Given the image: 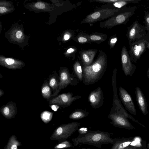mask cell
<instances>
[{
	"instance_id": "35",
	"label": "cell",
	"mask_w": 149,
	"mask_h": 149,
	"mask_svg": "<svg viewBox=\"0 0 149 149\" xmlns=\"http://www.w3.org/2000/svg\"><path fill=\"white\" fill-rule=\"evenodd\" d=\"M22 35V33L20 31H17L16 33V36L17 38H20Z\"/></svg>"
},
{
	"instance_id": "25",
	"label": "cell",
	"mask_w": 149,
	"mask_h": 149,
	"mask_svg": "<svg viewBox=\"0 0 149 149\" xmlns=\"http://www.w3.org/2000/svg\"><path fill=\"white\" fill-rule=\"evenodd\" d=\"M74 146L69 141L65 140L58 144L55 147V149H60L64 148H73Z\"/></svg>"
},
{
	"instance_id": "3",
	"label": "cell",
	"mask_w": 149,
	"mask_h": 149,
	"mask_svg": "<svg viewBox=\"0 0 149 149\" xmlns=\"http://www.w3.org/2000/svg\"><path fill=\"white\" fill-rule=\"evenodd\" d=\"M117 70L115 68L113 70L111 84L113 92V99L112 106L110 113L116 112L121 114L127 118L131 119L133 122L139 124L140 123L129 114L122 104L118 97L116 86V76Z\"/></svg>"
},
{
	"instance_id": "29",
	"label": "cell",
	"mask_w": 149,
	"mask_h": 149,
	"mask_svg": "<svg viewBox=\"0 0 149 149\" xmlns=\"http://www.w3.org/2000/svg\"><path fill=\"white\" fill-rule=\"evenodd\" d=\"M78 42L80 43H84L88 41V39L86 37L81 36L78 37L77 39Z\"/></svg>"
},
{
	"instance_id": "1",
	"label": "cell",
	"mask_w": 149,
	"mask_h": 149,
	"mask_svg": "<svg viewBox=\"0 0 149 149\" xmlns=\"http://www.w3.org/2000/svg\"><path fill=\"white\" fill-rule=\"evenodd\" d=\"M99 54L94 62L89 65H84L83 83L85 85L95 84L103 75L106 70L107 59L106 54L99 50Z\"/></svg>"
},
{
	"instance_id": "33",
	"label": "cell",
	"mask_w": 149,
	"mask_h": 149,
	"mask_svg": "<svg viewBox=\"0 0 149 149\" xmlns=\"http://www.w3.org/2000/svg\"><path fill=\"white\" fill-rule=\"evenodd\" d=\"M50 106L51 109L54 111H57L59 107V106L56 104H52Z\"/></svg>"
},
{
	"instance_id": "5",
	"label": "cell",
	"mask_w": 149,
	"mask_h": 149,
	"mask_svg": "<svg viewBox=\"0 0 149 149\" xmlns=\"http://www.w3.org/2000/svg\"><path fill=\"white\" fill-rule=\"evenodd\" d=\"M81 123L72 122L60 125L55 132L54 136L56 140L63 141L66 140L77 130Z\"/></svg>"
},
{
	"instance_id": "43",
	"label": "cell",
	"mask_w": 149,
	"mask_h": 149,
	"mask_svg": "<svg viewBox=\"0 0 149 149\" xmlns=\"http://www.w3.org/2000/svg\"><path fill=\"white\" fill-rule=\"evenodd\" d=\"M148 147H149V144H148Z\"/></svg>"
},
{
	"instance_id": "19",
	"label": "cell",
	"mask_w": 149,
	"mask_h": 149,
	"mask_svg": "<svg viewBox=\"0 0 149 149\" xmlns=\"http://www.w3.org/2000/svg\"><path fill=\"white\" fill-rule=\"evenodd\" d=\"M73 69L77 78L79 80L82 81L83 72L81 65L78 61H75L73 65Z\"/></svg>"
},
{
	"instance_id": "14",
	"label": "cell",
	"mask_w": 149,
	"mask_h": 149,
	"mask_svg": "<svg viewBox=\"0 0 149 149\" xmlns=\"http://www.w3.org/2000/svg\"><path fill=\"white\" fill-rule=\"evenodd\" d=\"M0 111L3 116L7 118H11L14 117L17 113L16 106L13 102H8L6 105L3 106Z\"/></svg>"
},
{
	"instance_id": "22",
	"label": "cell",
	"mask_w": 149,
	"mask_h": 149,
	"mask_svg": "<svg viewBox=\"0 0 149 149\" xmlns=\"http://www.w3.org/2000/svg\"><path fill=\"white\" fill-rule=\"evenodd\" d=\"M139 27L138 24L135 23L130 30L128 33V38L131 40H134L139 32Z\"/></svg>"
},
{
	"instance_id": "31",
	"label": "cell",
	"mask_w": 149,
	"mask_h": 149,
	"mask_svg": "<svg viewBox=\"0 0 149 149\" xmlns=\"http://www.w3.org/2000/svg\"><path fill=\"white\" fill-rule=\"evenodd\" d=\"M18 142H16L15 143L13 142V144H11V145H10V146H9V147L8 149H17V145H18V144L17 143Z\"/></svg>"
},
{
	"instance_id": "39",
	"label": "cell",
	"mask_w": 149,
	"mask_h": 149,
	"mask_svg": "<svg viewBox=\"0 0 149 149\" xmlns=\"http://www.w3.org/2000/svg\"><path fill=\"white\" fill-rule=\"evenodd\" d=\"M4 94V92L3 90L1 89H0V97L3 96Z\"/></svg>"
},
{
	"instance_id": "40",
	"label": "cell",
	"mask_w": 149,
	"mask_h": 149,
	"mask_svg": "<svg viewBox=\"0 0 149 149\" xmlns=\"http://www.w3.org/2000/svg\"><path fill=\"white\" fill-rule=\"evenodd\" d=\"M147 76L148 78L149 79V68H148L147 72Z\"/></svg>"
},
{
	"instance_id": "41",
	"label": "cell",
	"mask_w": 149,
	"mask_h": 149,
	"mask_svg": "<svg viewBox=\"0 0 149 149\" xmlns=\"http://www.w3.org/2000/svg\"><path fill=\"white\" fill-rule=\"evenodd\" d=\"M81 149H93V148H82Z\"/></svg>"
},
{
	"instance_id": "37",
	"label": "cell",
	"mask_w": 149,
	"mask_h": 149,
	"mask_svg": "<svg viewBox=\"0 0 149 149\" xmlns=\"http://www.w3.org/2000/svg\"><path fill=\"white\" fill-rule=\"evenodd\" d=\"M74 51V49L73 48H70L67 50V52L68 53H73Z\"/></svg>"
},
{
	"instance_id": "18",
	"label": "cell",
	"mask_w": 149,
	"mask_h": 149,
	"mask_svg": "<svg viewBox=\"0 0 149 149\" xmlns=\"http://www.w3.org/2000/svg\"><path fill=\"white\" fill-rule=\"evenodd\" d=\"M89 114V113L83 109H76L71 113L69 116L70 119L77 120L87 117Z\"/></svg>"
},
{
	"instance_id": "11",
	"label": "cell",
	"mask_w": 149,
	"mask_h": 149,
	"mask_svg": "<svg viewBox=\"0 0 149 149\" xmlns=\"http://www.w3.org/2000/svg\"><path fill=\"white\" fill-rule=\"evenodd\" d=\"M119 95L121 102L130 113L136 115V108L130 95L121 86L119 87Z\"/></svg>"
},
{
	"instance_id": "30",
	"label": "cell",
	"mask_w": 149,
	"mask_h": 149,
	"mask_svg": "<svg viewBox=\"0 0 149 149\" xmlns=\"http://www.w3.org/2000/svg\"><path fill=\"white\" fill-rule=\"evenodd\" d=\"M35 7L38 9H42L45 7V4L41 2H37L35 4Z\"/></svg>"
},
{
	"instance_id": "21",
	"label": "cell",
	"mask_w": 149,
	"mask_h": 149,
	"mask_svg": "<svg viewBox=\"0 0 149 149\" xmlns=\"http://www.w3.org/2000/svg\"><path fill=\"white\" fill-rule=\"evenodd\" d=\"M59 82L55 76H52L50 79L49 85L53 91H55V93L52 95H55L58 89Z\"/></svg>"
},
{
	"instance_id": "42",
	"label": "cell",
	"mask_w": 149,
	"mask_h": 149,
	"mask_svg": "<svg viewBox=\"0 0 149 149\" xmlns=\"http://www.w3.org/2000/svg\"><path fill=\"white\" fill-rule=\"evenodd\" d=\"M147 47L148 48H149V42L147 43Z\"/></svg>"
},
{
	"instance_id": "10",
	"label": "cell",
	"mask_w": 149,
	"mask_h": 149,
	"mask_svg": "<svg viewBox=\"0 0 149 149\" xmlns=\"http://www.w3.org/2000/svg\"><path fill=\"white\" fill-rule=\"evenodd\" d=\"M122 69L126 76H132L136 69V65L132 64L129 54L125 46L123 47L121 54Z\"/></svg>"
},
{
	"instance_id": "8",
	"label": "cell",
	"mask_w": 149,
	"mask_h": 149,
	"mask_svg": "<svg viewBox=\"0 0 149 149\" xmlns=\"http://www.w3.org/2000/svg\"><path fill=\"white\" fill-rule=\"evenodd\" d=\"M72 93L68 92L59 95L51 100L49 104L65 107L70 106L74 101L81 97L80 95L73 96Z\"/></svg>"
},
{
	"instance_id": "27",
	"label": "cell",
	"mask_w": 149,
	"mask_h": 149,
	"mask_svg": "<svg viewBox=\"0 0 149 149\" xmlns=\"http://www.w3.org/2000/svg\"><path fill=\"white\" fill-rule=\"evenodd\" d=\"M5 62L7 66H8L9 68L12 69H17L19 68L14 65L15 61L12 58H7L5 60Z\"/></svg>"
},
{
	"instance_id": "24",
	"label": "cell",
	"mask_w": 149,
	"mask_h": 149,
	"mask_svg": "<svg viewBox=\"0 0 149 149\" xmlns=\"http://www.w3.org/2000/svg\"><path fill=\"white\" fill-rule=\"evenodd\" d=\"M53 113L47 111H45L41 114V118L42 121L45 123L49 122L52 119Z\"/></svg>"
},
{
	"instance_id": "13",
	"label": "cell",
	"mask_w": 149,
	"mask_h": 149,
	"mask_svg": "<svg viewBox=\"0 0 149 149\" xmlns=\"http://www.w3.org/2000/svg\"><path fill=\"white\" fill-rule=\"evenodd\" d=\"M135 94L139 109L143 115L146 116L148 113L147 103L143 93L138 86L135 88Z\"/></svg>"
},
{
	"instance_id": "17",
	"label": "cell",
	"mask_w": 149,
	"mask_h": 149,
	"mask_svg": "<svg viewBox=\"0 0 149 149\" xmlns=\"http://www.w3.org/2000/svg\"><path fill=\"white\" fill-rule=\"evenodd\" d=\"M96 49L83 50L80 54L84 65H89L93 62L96 53Z\"/></svg>"
},
{
	"instance_id": "23",
	"label": "cell",
	"mask_w": 149,
	"mask_h": 149,
	"mask_svg": "<svg viewBox=\"0 0 149 149\" xmlns=\"http://www.w3.org/2000/svg\"><path fill=\"white\" fill-rule=\"evenodd\" d=\"M139 1L136 0H118V1L113 3L115 7L120 8L127 4L131 3H137Z\"/></svg>"
},
{
	"instance_id": "36",
	"label": "cell",
	"mask_w": 149,
	"mask_h": 149,
	"mask_svg": "<svg viewBox=\"0 0 149 149\" xmlns=\"http://www.w3.org/2000/svg\"><path fill=\"white\" fill-rule=\"evenodd\" d=\"M6 9L3 7H0V13H3L6 11Z\"/></svg>"
},
{
	"instance_id": "15",
	"label": "cell",
	"mask_w": 149,
	"mask_h": 149,
	"mask_svg": "<svg viewBox=\"0 0 149 149\" xmlns=\"http://www.w3.org/2000/svg\"><path fill=\"white\" fill-rule=\"evenodd\" d=\"M146 43L145 40L139 42L132 47L131 52L132 55L130 59L134 63L137 61L144 51Z\"/></svg>"
},
{
	"instance_id": "7",
	"label": "cell",
	"mask_w": 149,
	"mask_h": 149,
	"mask_svg": "<svg viewBox=\"0 0 149 149\" xmlns=\"http://www.w3.org/2000/svg\"><path fill=\"white\" fill-rule=\"evenodd\" d=\"M132 14L131 12L126 11L115 15L105 21L100 22V26L102 28H111L115 26L124 23Z\"/></svg>"
},
{
	"instance_id": "6",
	"label": "cell",
	"mask_w": 149,
	"mask_h": 149,
	"mask_svg": "<svg viewBox=\"0 0 149 149\" xmlns=\"http://www.w3.org/2000/svg\"><path fill=\"white\" fill-rule=\"evenodd\" d=\"M59 75V86L55 95L68 85L75 86L79 83L78 79L75 77L74 73L71 74L68 69L66 68H64L60 70Z\"/></svg>"
},
{
	"instance_id": "2",
	"label": "cell",
	"mask_w": 149,
	"mask_h": 149,
	"mask_svg": "<svg viewBox=\"0 0 149 149\" xmlns=\"http://www.w3.org/2000/svg\"><path fill=\"white\" fill-rule=\"evenodd\" d=\"M112 133L97 130H88L79 134L77 137L72 139L74 146L79 144H85L101 148L103 144H112L113 139Z\"/></svg>"
},
{
	"instance_id": "26",
	"label": "cell",
	"mask_w": 149,
	"mask_h": 149,
	"mask_svg": "<svg viewBox=\"0 0 149 149\" xmlns=\"http://www.w3.org/2000/svg\"><path fill=\"white\" fill-rule=\"evenodd\" d=\"M88 38L94 42H100L104 41L106 39H104L103 36L99 35H90Z\"/></svg>"
},
{
	"instance_id": "12",
	"label": "cell",
	"mask_w": 149,
	"mask_h": 149,
	"mask_svg": "<svg viewBox=\"0 0 149 149\" xmlns=\"http://www.w3.org/2000/svg\"><path fill=\"white\" fill-rule=\"evenodd\" d=\"M88 100L92 107L99 108L103 104L104 97L101 88L98 87L92 91L88 97Z\"/></svg>"
},
{
	"instance_id": "20",
	"label": "cell",
	"mask_w": 149,
	"mask_h": 149,
	"mask_svg": "<svg viewBox=\"0 0 149 149\" xmlns=\"http://www.w3.org/2000/svg\"><path fill=\"white\" fill-rule=\"evenodd\" d=\"M49 84L47 81L43 84L41 88V93L43 97L48 99L52 96Z\"/></svg>"
},
{
	"instance_id": "9",
	"label": "cell",
	"mask_w": 149,
	"mask_h": 149,
	"mask_svg": "<svg viewBox=\"0 0 149 149\" xmlns=\"http://www.w3.org/2000/svg\"><path fill=\"white\" fill-rule=\"evenodd\" d=\"M107 117L111 120L110 123L115 127L129 130L135 128L127 118L119 113L116 112L110 113Z\"/></svg>"
},
{
	"instance_id": "32",
	"label": "cell",
	"mask_w": 149,
	"mask_h": 149,
	"mask_svg": "<svg viewBox=\"0 0 149 149\" xmlns=\"http://www.w3.org/2000/svg\"><path fill=\"white\" fill-rule=\"evenodd\" d=\"M145 19L147 26V28L149 30V14H148L146 15Z\"/></svg>"
},
{
	"instance_id": "4",
	"label": "cell",
	"mask_w": 149,
	"mask_h": 149,
	"mask_svg": "<svg viewBox=\"0 0 149 149\" xmlns=\"http://www.w3.org/2000/svg\"><path fill=\"white\" fill-rule=\"evenodd\" d=\"M118 9L105 8L102 9L87 15L81 23L91 24L109 18L115 15Z\"/></svg>"
},
{
	"instance_id": "28",
	"label": "cell",
	"mask_w": 149,
	"mask_h": 149,
	"mask_svg": "<svg viewBox=\"0 0 149 149\" xmlns=\"http://www.w3.org/2000/svg\"><path fill=\"white\" fill-rule=\"evenodd\" d=\"M109 40V45L110 48L111 49H112L114 47L116 44L117 40V38L116 37H112Z\"/></svg>"
},
{
	"instance_id": "38",
	"label": "cell",
	"mask_w": 149,
	"mask_h": 149,
	"mask_svg": "<svg viewBox=\"0 0 149 149\" xmlns=\"http://www.w3.org/2000/svg\"><path fill=\"white\" fill-rule=\"evenodd\" d=\"M70 38L69 35L68 34H66L64 36V39L65 40H68Z\"/></svg>"
},
{
	"instance_id": "16",
	"label": "cell",
	"mask_w": 149,
	"mask_h": 149,
	"mask_svg": "<svg viewBox=\"0 0 149 149\" xmlns=\"http://www.w3.org/2000/svg\"><path fill=\"white\" fill-rule=\"evenodd\" d=\"M132 137H122L113 139L111 149H125L133 141Z\"/></svg>"
},
{
	"instance_id": "34",
	"label": "cell",
	"mask_w": 149,
	"mask_h": 149,
	"mask_svg": "<svg viewBox=\"0 0 149 149\" xmlns=\"http://www.w3.org/2000/svg\"><path fill=\"white\" fill-rule=\"evenodd\" d=\"M125 149H142V148L137 146H130Z\"/></svg>"
}]
</instances>
